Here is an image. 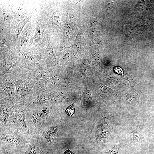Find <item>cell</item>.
I'll use <instances>...</instances> for the list:
<instances>
[{
  "label": "cell",
  "mask_w": 154,
  "mask_h": 154,
  "mask_svg": "<svg viewBox=\"0 0 154 154\" xmlns=\"http://www.w3.org/2000/svg\"><path fill=\"white\" fill-rule=\"evenodd\" d=\"M31 134L29 145L24 154H51L50 150L39 133Z\"/></svg>",
  "instance_id": "4"
},
{
  "label": "cell",
  "mask_w": 154,
  "mask_h": 154,
  "mask_svg": "<svg viewBox=\"0 0 154 154\" xmlns=\"http://www.w3.org/2000/svg\"><path fill=\"white\" fill-rule=\"evenodd\" d=\"M57 126H47L41 130L39 133L47 146L48 143L53 141L58 135Z\"/></svg>",
  "instance_id": "6"
},
{
  "label": "cell",
  "mask_w": 154,
  "mask_h": 154,
  "mask_svg": "<svg viewBox=\"0 0 154 154\" xmlns=\"http://www.w3.org/2000/svg\"><path fill=\"white\" fill-rule=\"evenodd\" d=\"M48 74L46 71H43L40 72L38 76V78L40 80H43L48 77Z\"/></svg>",
  "instance_id": "18"
},
{
  "label": "cell",
  "mask_w": 154,
  "mask_h": 154,
  "mask_svg": "<svg viewBox=\"0 0 154 154\" xmlns=\"http://www.w3.org/2000/svg\"><path fill=\"white\" fill-rule=\"evenodd\" d=\"M74 103V102L73 104L67 107L65 110V113L69 116H72L75 113V111Z\"/></svg>",
  "instance_id": "17"
},
{
  "label": "cell",
  "mask_w": 154,
  "mask_h": 154,
  "mask_svg": "<svg viewBox=\"0 0 154 154\" xmlns=\"http://www.w3.org/2000/svg\"><path fill=\"white\" fill-rule=\"evenodd\" d=\"M31 135L16 131L11 133H0V139L8 143L20 154H24L29 145Z\"/></svg>",
  "instance_id": "3"
},
{
  "label": "cell",
  "mask_w": 154,
  "mask_h": 154,
  "mask_svg": "<svg viewBox=\"0 0 154 154\" xmlns=\"http://www.w3.org/2000/svg\"><path fill=\"white\" fill-rule=\"evenodd\" d=\"M148 132L144 123L137 121V125L134 127L130 133L133 134V136L130 140V143H135L141 141L147 134Z\"/></svg>",
  "instance_id": "7"
},
{
  "label": "cell",
  "mask_w": 154,
  "mask_h": 154,
  "mask_svg": "<svg viewBox=\"0 0 154 154\" xmlns=\"http://www.w3.org/2000/svg\"><path fill=\"white\" fill-rule=\"evenodd\" d=\"M6 92L9 96H13L15 94V90L13 85L11 83H7L5 85Z\"/></svg>",
  "instance_id": "13"
},
{
  "label": "cell",
  "mask_w": 154,
  "mask_h": 154,
  "mask_svg": "<svg viewBox=\"0 0 154 154\" xmlns=\"http://www.w3.org/2000/svg\"><path fill=\"white\" fill-rule=\"evenodd\" d=\"M63 154H74V153L72 152L69 150H67L65 151Z\"/></svg>",
  "instance_id": "22"
},
{
  "label": "cell",
  "mask_w": 154,
  "mask_h": 154,
  "mask_svg": "<svg viewBox=\"0 0 154 154\" xmlns=\"http://www.w3.org/2000/svg\"><path fill=\"white\" fill-rule=\"evenodd\" d=\"M119 147L115 145L112 147L108 151L106 152L108 154H118Z\"/></svg>",
  "instance_id": "19"
},
{
  "label": "cell",
  "mask_w": 154,
  "mask_h": 154,
  "mask_svg": "<svg viewBox=\"0 0 154 154\" xmlns=\"http://www.w3.org/2000/svg\"><path fill=\"white\" fill-rule=\"evenodd\" d=\"M15 90L17 94L21 96H25L28 94V91L26 87L20 84H15Z\"/></svg>",
  "instance_id": "10"
},
{
  "label": "cell",
  "mask_w": 154,
  "mask_h": 154,
  "mask_svg": "<svg viewBox=\"0 0 154 154\" xmlns=\"http://www.w3.org/2000/svg\"><path fill=\"white\" fill-rule=\"evenodd\" d=\"M21 55L23 59L31 62H36L38 59V56L33 54L31 52L23 53Z\"/></svg>",
  "instance_id": "11"
},
{
  "label": "cell",
  "mask_w": 154,
  "mask_h": 154,
  "mask_svg": "<svg viewBox=\"0 0 154 154\" xmlns=\"http://www.w3.org/2000/svg\"><path fill=\"white\" fill-rule=\"evenodd\" d=\"M0 154H20L8 143L0 140Z\"/></svg>",
  "instance_id": "9"
},
{
  "label": "cell",
  "mask_w": 154,
  "mask_h": 154,
  "mask_svg": "<svg viewBox=\"0 0 154 154\" xmlns=\"http://www.w3.org/2000/svg\"><path fill=\"white\" fill-rule=\"evenodd\" d=\"M125 99L128 104L131 105L133 106L138 105L139 98L136 95H130L126 96Z\"/></svg>",
  "instance_id": "12"
},
{
  "label": "cell",
  "mask_w": 154,
  "mask_h": 154,
  "mask_svg": "<svg viewBox=\"0 0 154 154\" xmlns=\"http://www.w3.org/2000/svg\"><path fill=\"white\" fill-rule=\"evenodd\" d=\"M29 111L25 107L18 105L11 108V114L9 119L10 133L19 131L24 133L30 134L26 120V114Z\"/></svg>",
  "instance_id": "2"
},
{
  "label": "cell",
  "mask_w": 154,
  "mask_h": 154,
  "mask_svg": "<svg viewBox=\"0 0 154 154\" xmlns=\"http://www.w3.org/2000/svg\"><path fill=\"white\" fill-rule=\"evenodd\" d=\"M11 114V108L6 105H1L0 107V133L10 134L9 119Z\"/></svg>",
  "instance_id": "5"
},
{
  "label": "cell",
  "mask_w": 154,
  "mask_h": 154,
  "mask_svg": "<svg viewBox=\"0 0 154 154\" xmlns=\"http://www.w3.org/2000/svg\"><path fill=\"white\" fill-rule=\"evenodd\" d=\"M43 32V28L42 25L40 23H38L37 24L34 38H36L40 37L42 34Z\"/></svg>",
  "instance_id": "16"
},
{
  "label": "cell",
  "mask_w": 154,
  "mask_h": 154,
  "mask_svg": "<svg viewBox=\"0 0 154 154\" xmlns=\"http://www.w3.org/2000/svg\"><path fill=\"white\" fill-rule=\"evenodd\" d=\"M30 28H28L23 34L21 40V44H24L28 41L30 35Z\"/></svg>",
  "instance_id": "14"
},
{
  "label": "cell",
  "mask_w": 154,
  "mask_h": 154,
  "mask_svg": "<svg viewBox=\"0 0 154 154\" xmlns=\"http://www.w3.org/2000/svg\"><path fill=\"white\" fill-rule=\"evenodd\" d=\"M50 114L49 108L43 107L34 110L29 115L26 114V123L29 133L31 134L39 133L48 126L47 121Z\"/></svg>",
  "instance_id": "1"
},
{
  "label": "cell",
  "mask_w": 154,
  "mask_h": 154,
  "mask_svg": "<svg viewBox=\"0 0 154 154\" xmlns=\"http://www.w3.org/2000/svg\"><path fill=\"white\" fill-rule=\"evenodd\" d=\"M53 100V98L50 95L43 94L38 96L34 101L33 103L37 105H44L52 102Z\"/></svg>",
  "instance_id": "8"
},
{
  "label": "cell",
  "mask_w": 154,
  "mask_h": 154,
  "mask_svg": "<svg viewBox=\"0 0 154 154\" xmlns=\"http://www.w3.org/2000/svg\"><path fill=\"white\" fill-rule=\"evenodd\" d=\"M28 20L25 21L23 24H22L20 26V27H18L17 29L16 30L15 33V35H16V36H18L19 35L21 32L23 27L24 26L25 24L27 23Z\"/></svg>",
  "instance_id": "20"
},
{
  "label": "cell",
  "mask_w": 154,
  "mask_h": 154,
  "mask_svg": "<svg viewBox=\"0 0 154 154\" xmlns=\"http://www.w3.org/2000/svg\"><path fill=\"white\" fill-rule=\"evenodd\" d=\"M12 66V63L11 60L6 59L3 62V70L5 71L9 70L11 68Z\"/></svg>",
  "instance_id": "15"
},
{
  "label": "cell",
  "mask_w": 154,
  "mask_h": 154,
  "mask_svg": "<svg viewBox=\"0 0 154 154\" xmlns=\"http://www.w3.org/2000/svg\"><path fill=\"white\" fill-rule=\"evenodd\" d=\"M114 70L115 72L120 74H123V71L122 69L119 67L116 66L114 68Z\"/></svg>",
  "instance_id": "21"
}]
</instances>
